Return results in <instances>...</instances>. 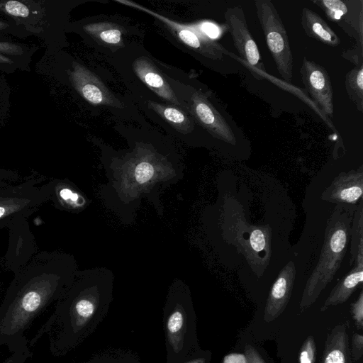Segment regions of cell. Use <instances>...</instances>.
Returning a JSON list of instances; mask_svg holds the SVG:
<instances>
[{
	"label": "cell",
	"instance_id": "1",
	"mask_svg": "<svg viewBox=\"0 0 363 363\" xmlns=\"http://www.w3.org/2000/svg\"><path fill=\"white\" fill-rule=\"evenodd\" d=\"M345 205L337 206L328 220L324 244L316 267L308 279L302 306L313 303L333 279L346 252L353 211Z\"/></svg>",
	"mask_w": 363,
	"mask_h": 363
},
{
	"label": "cell",
	"instance_id": "2",
	"mask_svg": "<svg viewBox=\"0 0 363 363\" xmlns=\"http://www.w3.org/2000/svg\"><path fill=\"white\" fill-rule=\"evenodd\" d=\"M162 319L165 363H181L189 354L199 350L195 314L187 289L174 288L169 291Z\"/></svg>",
	"mask_w": 363,
	"mask_h": 363
},
{
	"label": "cell",
	"instance_id": "3",
	"mask_svg": "<svg viewBox=\"0 0 363 363\" xmlns=\"http://www.w3.org/2000/svg\"><path fill=\"white\" fill-rule=\"evenodd\" d=\"M32 179L11 186L0 195V229L21 224L50 199L48 184L36 186Z\"/></svg>",
	"mask_w": 363,
	"mask_h": 363
},
{
	"label": "cell",
	"instance_id": "4",
	"mask_svg": "<svg viewBox=\"0 0 363 363\" xmlns=\"http://www.w3.org/2000/svg\"><path fill=\"white\" fill-rule=\"evenodd\" d=\"M255 5L277 70L284 79L290 82L293 77V57L288 35L279 13L270 0H257Z\"/></svg>",
	"mask_w": 363,
	"mask_h": 363
},
{
	"label": "cell",
	"instance_id": "5",
	"mask_svg": "<svg viewBox=\"0 0 363 363\" xmlns=\"http://www.w3.org/2000/svg\"><path fill=\"white\" fill-rule=\"evenodd\" d=\"M191 89L187 104L184 105V109L212 136L236 145L241 132L233 120L218 103L213 101L209 94Z\"/></svg>",
	"mask_w": 363,
	"mask_h": 363
},
{
	"label": "cell",
	"instance_id": "6",
	"mask_svg": "<svg viewBox=\"0 0 363 363\" xmlns=\"http://www.w3.org/2000/svg\"><path fill=\"white\" fill-rule=\"evenodd\" d=\"M116 1L152 15L162 23L169 32L174 35V38L179 41L180 44L199 56L219 61L223 60L225 55L229 54V52L220 44L206 35L200 28L197 30L191 26L175 22L130 1L117 0Z\"/></svg>",
	"mask_w": 363,
	"mask_h": 363
},
{
	"label": "cell",
	"instance_id": "7",
	"mask_svg": "<svg viewBox=\"0 0 363 363\" xmlns=\"http://www.w3.org/2000/svg\"><path fill=\"white\" fill-rule=\"evenodd\" d=\"M225 18L234 46L242 58L252 67L265 71L259 49L249 30L242 8H228L225 12Z\"/></svg>",
	"mask_w": 363,
	"mask_h": 363
},
{
	"label": "cell",
	"instance_id": "8",
	"mask_svg": "<svg viewBox=\"0 0 363 363\" xmlns=\"http://www.w3.org/2000/svg\"><path fill=\"white\" fill-rule=\"evenodd\" d=\"M305 88L323 111L333 116V91L330 76L325 69L304 57L300 69Z\"/></svg>",
	"mask_w": 363,
	"mask_h": 363
},
{
	"label": "cell",
	"instance_id": "9",
	"mask_svg": "<svg viewBox=\"0 0 363 363\" xmlns=\"http://www.w3.org/2000/svg\"><path fill=\"white\" fill-rule=\"evenodd\" d=\"M70 79L77 91L88 102L94 105L123 107L96 75L77 62L73 63Z\"/></svg>",
	"mask_w": 363,
	"mask_h": 363
},
{
	"label": "cell",
	"instance_id": "10",
	"mask_svg": "<svg viewBox=\"0 0 363 363\" xmlns=\"http://www.w3.org/2000/svg\"><path fill=\"white\" fill-rule=\"evenodd\" d=\"M363 171L358 170L340 173L325 190L323 198L338 205H352L362 196Z\"/></svg>",
	"mask_w": 363,
	"mask_h": 363
},
{
	"label": "cell",
	"instance_id": "11",
	"mask_svg": "<svg viewBox=\"0 0 363 363\" xmlns=\"http://www.w3.org/2000/svg\"><path fill=\"white\" fill-rule=\"evenodd\" d=\"M133 67L139 79L151 91L172 105L181 107L184 110L182 103L177 98L167 79L163 77L148 57H140L136 58L133 62Z\"/></svg>",
	"mask_w": 363,
	"mask_h": 363
},
{
	"label": "cell",
	"instance_id": "12",
	"mask_svg": "<svg viewBox=\"0 0 363 363\" xmlns=\"http://www.w3.org/2000/svg\"><path fill=\"white\" fill-rule=\"evenodd\" d=\"M295 274L293 262H289L280 272L267 300L264 315L266 320H274L284 309L290 298Z\"/></svg>",
	"mask_w": 363,
	"mask_h": 363
},
{
	"label": "cell",
	"instance_id": "13",
	"mask_svg": "<svg viewBox=\"0 0 363 363\" xmlns=\"http://www.w3.org/2000/svg\"><path fill=\"white\" fill-rule=\"evenodd\" d=\"M91 40L101 46L116 51L125 45L123 36L127 33L121 25L109 21H95L83 27Z\"/></svg>",
	"mask_w": 363,
	"mask_h": 363
},
{
	"label": "cell",
	"instance_id": "14",
	"mask_svg": "<svg viewBox=\"0 0 363 363\" xmlns=\"http://www.w3.org/2000/svg\"><path fill=\"white\" fill-rule=\"evenodd\" d=\"M301 25L306 35L330 47H337L340 40L336 33L320 17L308 8H303L301 17Z\"/></svg>",
	"mask_w": 363,
	"mask_h": 363
},
{
	"label": "cell",
	"instance_id": "15",
	"mask_svg": "<svg viewBox=\"0 0 363 363\" xmlns=\"http://www.w3.org/2000/svg\"><path fill=\"white\" fill-rule=\"evenodd\" d=\"M356 266L335 286L325 302L324 307L345 302L363 281V260L356 261Z\"/></svg>",
	"mask_w": 363,
	"mask_h": 363
},
{
	"label": "cell",
	"instance_id": "16",
	"mask_svg": "<svg viewBox=\"0 0 363 363\" xmlns=\"http://www.w3.org/2000/svg\"><path fill=\"white\" fill-rule=\"evenodd\" d=\"M50 189V199L56 208L73 209L81 206L80 194L64 181L53 179L47 184Z\"/></svg>",
	"mask_w": 363,
	"mask_h": 363
},
{
	"label": "cell",
	"instance_id": "17",
	"mask_svg": "<svg viewBox=\"0 0 363 363\" xmlns=\"http://www.w3.org/2000/svg\"><path fill=\"white\" fill-rule=\"evenodd\" d=\"M149 106L178 131L187 133L194 128L192 121L179 107L154 101H149Z\"/></svg>",
	"mask_w": 363,
	"mask_h": 363
},
{
	"label": "cell",
	"instance_id": "18",
	"mask_svg": "<svg viewBox=\"0 0 363 363\" xmlns=\"http://www.w3.org/2000/svg\"><path fill=\"white\" fill-rule=\"evenodd\" d=\"M345 87L350 99L362 111L363 108V66L362 63L347 74Z\"/></svg>",
	"mask_w": 363,
	"mask_h": 363
},
{
	"label": "cell",
	"instance_id": "19",
	"mask_svg": "<svg viewBox=\"0 0 363 363\" xmlns=\"http://www.w3.org/2000/svg\"><path fill=\"white\" fill-rule=\"evenodd\" d=\"M85 363H143L133 352L122 349H109L92 356Z\"/></svg>",
	"mask_w": 363,
	"mask_h": 363
},
{
	"label": "cell",
	"instance_id": "20",
	"mask_svg": "<svg viewBox=\"0 0 363 363\" xmlns=\"http://www.w3.org/2000/svg\"><path fill=\"white\" fill-rule=\"evenodd\" d=\"M345 337L342 333L333 336L327 346L323 363H347V342Z\"/></svg>",
	"mask_w": 363,
	"mask_h": 363
},
{
	"label": "cell",
	"instance_id": "21",
	"mask_svg": "<svg viewBox=\"0 0 363 363\" xmlns=\"http://www.w3.org/2000/svg\"><path fill=\"white\" fill-rule=\"evenodd\" d=\"M362 204L359 203L357 211L352 221L351 226V236H352V245H351V262L356 260L359 245L363 243V222H362Z\"/></svg>",
	"mask_w": 363,
	"mask_h": 363
},
{
	"label": "cell",
	"instance_id": "22",
	"mask_svg": "<svg viewBox=\"0 0 363 363\" xmlns=\"http://www.w3.org/2000/svg\"><path fill=\"white\" fill-rule=\"evenodd\" d=\"M313 2L325 11L328 18L336 23L348 11V1L341 0H316Z\"/></svg>",
	"mask_w": 363,
	"mask_h": 363
},
{
	"label": "cell",
	"instance_id": "23",
	"mask_svg": "<svg viewBox=\"0 0 363 363\" xmlns=\"http://www.w3.org/2000/svg\"><path fill=\"white\" fill-rule=\"evenodd\" d=\"M35 289H29L22 298V306L28 312L35 311L41 302V295Z\"/></svg>",
	"mask_w": 363,
	"mask_h": 363
},
{
	"label": "cell",
	"instance_id": "24",
	"mask_svg": "<svg viewBox=\"0 0 363 363\" xmlns=\"http://www.w3.org/2000/svg\"><path fill=\"white\" fill-rule=\"evenodd\" d=\"M250 243L251 248L258 252L262 251L266 246V234L264 230L260 228H255L250 236Z\"/></svg>",
	"mask_w": 363,
	"mask_h": 363
},
{
	"label": "cell",
	"instance_id": "25",
	"mask_svg": "<svg viewBox=\"0 0 363 363\" xmlns=\"http://www.w3.org/2000/svg\"><path fill=\"white\" fill-rule=\"evenodd\" d=\"M6 13L14 16L27 17L29 15L28 8L17 1H9L4 5Z\"/></svg>",
	"mask_w": 363,
	"mask_h": 363
},
{
	"label": "cell",
	"instance_id": "26",
	"mask_svg": "<svg viewBox=\"0 0 363 363\" xmlns=\"http://www.w3.org/2000/svg\"><path fill=\"white\" fill-rule=\"evenodd\" d=\"M315 355V344L312 337H309L304 343L301 354L300 363H313Z\"/></svg>",
	"mask_w": 363,
	"mask_h": 363
},
{
	"label": "cell",
	"instance_id": "27",
	"mask_svg": "<svg viewBox=\"0 0 363 363\" xmlns=\"http://www.w3.org/2000/svg\"><path fill=\"white\" fill-rule=\"evenodd\" d=\"M200 30L208 38L215 40L220 34L218 27L211 22H204L200 24Z\"/></svg>",
	"mask_w": 363,
	"mask_h": 363
},
{
	"label": "cell",
	"instance_id": "28",
	"mask_svg": "<svg viewBox=\"0 0 363 363\" xmlns=\"http://www.w3.org/2000/svg\"><path fill=\"white\" fill-rule=\"evenodd\" d=\"M181 363H208V357L199 349L189 354Z\"/></svg>",
	"mask_w": 363,
	"mask_h": 363
},
{
	"label": "cell",
	"instance_id": "29",
	"mask_svg": "<svg viewBox=\"0 0 363 363\" xmlns=\"http://www.w3.org/2000/svg\"><path fill=\"white\" fill-rule=\"evenodd\" d=\"M362 300L363 296L362 293H361L359 299L353 306V313L354 314V318L356 319L357 324H359L361 328L362 326Z\"/></svg>",
	"mask_w": 363,
	"mask_h": 363
},
{
	"label": "cell",
	"instance_id": "30",
	"mask_svg": "<svg viewBox=\"0 0 363 363\" xmlns=\"http://www.w3.org/2000/svg\"><path fill=\"white\" fill-rule=\"evenodd\" d=\"M223 363H247V362L242 354H232L225 357Z\"/></svg>",
	"mask_w": 363,
	"mask_h": 363
},
{
	"label": "cell",
	"instance_id": "31",
	"mask_svg": "<svg viewBox=\"0 0 363 363\" xmlns=\"http://www.w3.org/2000/svg\"><path fill=\"white\" fill-rule=\"evenodd\" d=\"M5 179H0V195L6 191L13 184H11L9 182H7Z\"/></svg>",
	"mask_w": 363,
	"mask_h": 363
},
{
	"label": "cell",
	"instance_id": "32",
	"mask_svg": "<svg viewBox=\"0 0 363 363\" xmlns=\"http://www.w3.org/2000/svg\"><path fill=\"white\" fill-rule=\"evenodd\" d=\"M0 61L7 62L9 61V60L0 55Z\"/></svg>",
	"mask_w": 363,
	"mask_h": 363
},
{
	"label": "cell",
	"instance_id": "33",
	"mask_svg": "<svg viewBox=\"0 0 363 363\" xmlns=\"http://www.w3.org/2000/svg\"><path fill=\"white\" fill-rule=\"evenodd\" d=\"M7 26H8L7 24L0 21V29H2V28H4L5 27H7Z\"/></svg>",
	"mask_w": 363,
	"mask_h": 363
},
{
	"label": "cell",
	"instance_id": "34",
	"mask_svg": "<svg viewBox=\"0 0 363 363\" xmlns=\"http://www.w3.org/2000/svg\"><path fill=\"white\" fill-rule=\"evenodd\" d=\"M248 362H249L248 363H252V362H250L249 360H248ZM253 363H263V362H259V361H257V362H253Z\"/></svg>",
	"mask_w": 363,
	"mask_h": 363
}]
</instances>
